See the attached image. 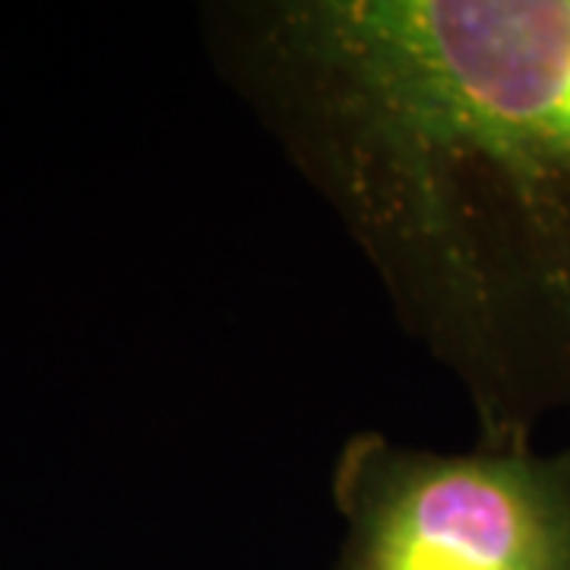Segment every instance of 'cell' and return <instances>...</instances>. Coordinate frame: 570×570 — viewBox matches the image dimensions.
Instances as JSON below:
<instances>
[{"label":"cell","instance_id":"2","mask_svg":"<svg viewBox=\"0 0 570 570\" xmlns=\"http://www.w3.org/2000/svg\"><path fill=\"white\" fill-rule=\"evenodd\" d=\"M340 570H570V453H431L352 438L333 472Z\"/></svg>","mask_w":570,"mask_h":570},{"label":"cell","instance_id":"1","mask_svg":"<svg viewBox=\"0 0 570 570\" xmlns=\"http://www.w3.org/2000/svg\"><path fill=\"white\" fill-rule=\"evenodd\" d=\"M206 36L482 448H532L570 409V0H242Z\"/></svg>","mask_w":570,"mask_h":570}]
</instances>
